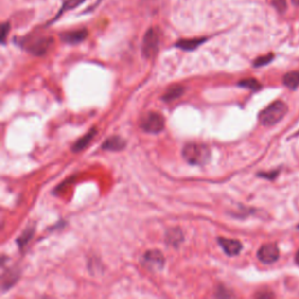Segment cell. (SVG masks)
Here are the masks:
<instances>
[{"mask_svg": "<svg viewBox=\"0 0 299 299\" xmlns=\"http://www.w3.org/2000/svg\"><path fill=\"white\" fill-rule=\"evenodd\" d=\"M237 86L241 87V88L251 90V91H257V90H260L261 88H262L261 83L258 82L257 80H255V78H246V80L240 81Z\"/></svg>", "mask_w": 299, "mask_h": 299, "instance_id": "e0dca14e", "label": "cell"}, {"mask_svg": "<svg viewBox=\"0 0 299 299\" xmlns=\"http://www.w3.org/2000/svg\"><path fill=\"white\" fill-rule=\"evenodd\" d=\"M20 272L17 269H8L7 271L2 272V281L1 289L2 291H6L7 289L12 287L19 280Z\"/></svg>", "mask_w": 299, "mask_h": 299, "instance_id": "8fae6325", "label": "cell"}, {"mask_svg": "<svg viewBox=\"0 0 299 299\" xmlns=\"http://www.w3.org/2000/svg\"><path fill=\"white\" fill-rule=\"evenodd\" d=\"M207 37H195V39H187V40H180L176 43V46L182 51H194L199 46L204 43Z\"/></svg>", "mask_w": 299, "mask_h": 299, "instance_id": "4fadbf2b", "label": "cell"}, {"mask_svg": "<svg viewBox=\"0 0 299 299\" xmlns=\"http://www.w3.org/2000/svg\"><path fill=\"white\" fill-rule=\"evenodd\" d=\"M141 127L145 132L159 133L165 127V118L159 112L151 111L144 115L141 120Z\"/></svg>", "mask_w": 299, "mask_h": 299, "instance_id": "277c9868", "label": "cell"}, {"mask_svg": "<svg viewBox=\"0 0 299 299\" xmlns=\"http://www.w3.org/2000/svg\"><path fill=\"white\" fill-rule=\"evenodd\" d=\"M284 86L289 89H297L299 87V70L290 71L283 78Z\"/></svg>", "mask_w": 299, "mask_h": 299, "instance_id": "2e32d148", "label": "cell"}, {"mask_svg": "<svg viewBox=\"0 0 299 299\" xmlns=\"http://www.w3.org/2000/svg\"><path fill=\"white\" fill-rule=\"evenodd\" d=\"M160 45V36L156 28H150L145 33L143 43H141V53L145 59H152L159 51Z\"/></svg>", "mask_w": 299, "mask_h": 299, "instance_id": "3957f363", "label": "cell"}, {"mask_svg": "<svg viewBox=\"0 0 299 299\" xmlns=\"http://www.w3.org/2000/svg\"><path fill=\"white\" fill-rule=\"evenodd\" d=\"M84 0H63L62 2V10H61L60 14L63 12V11H69L71 8L78 6L80 4H82Z\"/></svg>", "mask_w": 299, "mask_h": 299, "instance_id": "d6986e66", "label": "cell"}, {"mask_svg": "<svg viewBox=\"0 0 299 299\" xmlns=\"http://www.w3.org/2000/svg\"><path fill=\"white\" fill-rule=\"evenodd\" d=\"M256 297H272L271 293H257Z\"/></svg>", "mask_w": 299, "mask_h": 299, "instance_id": "cb8c5ba5", "label": "cell"}, {"mask_svg": "<svg viewBox=\"0 0 299 299\" xmlns=\"http://www.w3.org/2000/svg\"><path fill=\"white\" fill-rule=\"evenodd\" d=\"M96 133H97V129L94 127V129L90 130V131L87 133L86 136H83L82 138L78 139L76 143L72 145V147H71L72 152H80V151L86 149V147L90 144V141H92V138H94L96 136Z\"/></svg>", "mask_w": 299, "mask_h": 299, "instance_id": "5bb4252c", "label": "cell"}, {"mask_svg": "<svg viewBox=\"0 0 299 299\" xmlns=\"http://www.w3.org/2000/svg\"><path fill=\"white\" fill-rule=\"evenodd\" d=\"M298 228H299V227H298Z\"/></svg>", "mask_w": 299, "mask_h": 299, "instance_id": "4316f807", "label": "cell"}, {"mask_svg": "<svg viewBox=\"0 0 299 299\" xmlns=\"http://www.w3.org/2000/svg\"><path fill=\"white\" fill-rule=\"evenodd\" d=\"M182 157L188 164L202 166L210 162L211 151L210 146L201 143H188L182 149Z\"/></svg>", "mask_w": 299, "mask_h": 299, "instance_id": "6da1fadb", "label": "cell"}, {"mask_svg": "<svg viewBox=\"0 0 299 299\" xmlns=\"http://www.w3.org/2000/svg\"><path fill=\"white\" fill-rule=\"evenodd\" d=\"M231 293L228 292L227 289H225V287L220 286L219 289L216 290V297H231Z\"/></svg>", "mask_w": 299, "mask_h": 299, "instance_id": "603a6c76", "label": "cell"}, {"mask_svg": "<svg viewBox=\"0 0 299 299\" xmlns=\"http://www.w3.org/2000/svg\"><path fill=\"white\" fill-rule=\"evenodd\" d=\"M291 1H292L295 5H298V6H299V0H291Z\"/></svg>", "mask_w": 299, "mask_h": 299, "instance_id": "484cf974", "label": "cell"}, {"mask_svg": "<svg viewBox=\"0 0 299 299\" xmlns=\"http://www.w3.org/2000/svg\"><path fill=\"white\" fill-rule=\"evenodd\" d=\"M33 235H34V227H30L26 229L24 233L21 234V236L17 240V243H18L19 248H21V249L24 248V246L30 242L32 237H33Z\"/></svg>", "mask_w": 299, "mask_h": 299, "instance_id": "ac0fdd59", "label": "cell"}, {"mask_svg": "<svg viewBox=\"0 0 299 299\" xmlns=\"http://www.w3.org/2000/svg\"><path fill=\"white\" fill-rule=\"evenodd\" d=\"M8 31H10V24H8V22L2 24L1 26V42L2 43H5V40H6Z\"/></svg>", "mask_w": 299, "mask_h": 299, "instance_id": "7402d4cb", "label": "cell"}, {"mask_svg": "<svg viewBox=\"0 0 299 299\" xmlns=\"http://www.w3.org/2000/svg\"><path fill=\"white\" fill-rule=\"evenodd\" d=\"M185 88L180 84H176V86H172L171 88H168L165 94L162 95L161 100L165 101V102H172V101L176 100V98L181 97L182 94H184Z\"/></svg>", "mask_w": 299, "mask_h": 299, "instance_id": "9a60e30c", "label": "cell"}, {"mask_svg": "<svg viewBox=\"0 0 299 299\" xmlns=\"http://www.w3.org/2000/svg\"><path fill=\"white\" fill-rule=\"evenodd\" d=\"M287 112V106L281 101H276L271 103L269 106L262 110L258 115V120L261 124L265 126H271L277 124L284 118Z\"/></svg>", "mask_w": 299, "mask_h": 299, "instance_id": "7a4b0ae2", "label": "cell"}, {"mask_svg": "<svg viewBox=\"0 0 299 299\" xmlns=\"http://www.w3.org/2000/svg\"><path fill=\"white\" fill-rule=\"evenodd\" d=\"M295 260H296V263H297L298 265H299V250H298L297 254H296V258H295Z\"/></svg>", "mask_w": 299, "mask_h": 299, "instance_id": "d4e9b609", "label": "cell"}, {"mask_svg": "<svg viewBox=\"0 0 299 299\" xmlns=\"http://www.w3.org/2000/svg\"><path fill=\"white\" fill-rule=\"evenodd\" d=\"M53 46V39L52 37H40L27 46V51L36 56H42L51 49Z\"/></svg>", "mask_w": 299, "mask_h": 299, "instance_id": "52a82bcc", "label": "cell"}, {"mask_svg": "<svg viewBox=\"0 0 299 299\" xmlns=\"http://www.w3.org/2000/svg\"><path fill=\"white\" fill-rule=\"evenodd\" d=\"M126 141L120 136H112L106 139L102 144V149L104 151H122L125 149Z\"/></svg>", "mask_w": 299, "mask_h": 299, "instance_id": "30bf717a", "label": "cell"}, {"mask_svg": "<svg viewBox=\"0 0 299 299\" xmlns=\"http://www.w3.org/2000/svg\"><path fill=\"white\" fill-rule=\"evenodd\" d=\"M271 4L280 13H284L287 8L286 0H271Z\"/></svg>", "mask_w": 299, "mask_h": 299, "instance_id": "44dd1931", "label": "cell"}, {"mask_svg": "<svg viewBox=\"0 0 299 299\" xmlns=\"http://www.w3.org/2000/svg\"><path fill=\"white\" fill-rule=\"evenodd\" d=\"M257 258L262 263L271 264L275 263L276 261L280 258V249L274 243H269V245H264L258 249Z\"/></svg>", "mask_w": 299, "mask_h": 299, "instance_id": "5b68a950", "label": "cell"}, {"mask_svg": "<svg viewBox=\"0 0 299 299\" xmlns=\"http://www.w3.org/2000/svg\"><path fill=\"white\" fill-rule=\"evenodd\" d=\"M141 263L150 270H160L165 264V257L159 250H149L144 254Z\"/></svg>", "mask_w": 299, "mask_h": 299, "instance_id": "8992f818", "label": "cell"}, {"mask_svg": "<svg viewBox=\"0 0 299 299\" xmlns=\"http://www.w3.org/2000/svg\"><path fill=\"white\" fill-rule=\"evenodd\" d=\"M274 60V54H268V55H264V56L258 57L254 61V67H263L266 66L268 63L271 62V61Z\"/></svg>", "mask_w": 299, "mask_h": 299, "instance_id": "ffe728a7", "label": "cell"}, {"mask_svg": "<svg viewBox=\"0 0 299 299\" xmlns=\"http://www.w3.org/2000/svg\"><path fill=\"white\" fill-rule=\"evenodd\" d=\"M88 36V31L87 30H78L72 32H67V33L61 34V40L68 45H76V43L82 42L83 40Z\"/></svg>", "mask_w": 299, "mask_h": 299, "instance_id": "9c48e42d", "label": "cell"}, {"mask_svg": "<svg viewBox=\"0 0 299 299\" xmlns=\"http://www.w3.org/2000/svg\"><path fill=\"white\" fill-rule=\"evenodd\" d=\"M165 240H166L167 245L172 246H179L181 245V242L184 241V235H182V231L180 228H171L166 231V235H165Z\"/></svg>", "mask_w": 299, "mask_h": 299, "instance_id": "7c38bea8", "label": "cell"}, {"mask_svg": "<svg viewBox=\"0 0 299 299\" xmlns=\"http://www.w3.org/2000/svg\"><path fill=\"white\" fill-rule=\"evenodd\" d=\"M217 242H219L222 250L225 251L226 255H228V256H236V255H239L240 251L242 250V245H241L240 241L237 240L219 237Z\"/></svg>", "mask_w": 299, "mask_h": 299, "instance_id": "ba28073f", "label": "cell"}]
</instances>
